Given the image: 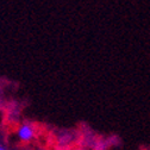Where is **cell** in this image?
I'll list each match as a JSON object with an SVG mask.
<instances>
[{
  "instance_id": "1",
  "label": "cell",
  "mask_w": 150,
  "mask_h": 150,
  "mask_svg": "<svg viewBox=\"0 0 150 150\" xmlns=\"http://www.w3.org/2000/svg\"><path fill=\"white\" fill-rule=\"evenodd\" d=\"M36 136V129L31 123H23L17 130V137L21 142H31Z\"/></svg>"
},
{
  "instance_id": "2",
  "label": "cell",
  "mask_w": 150,
  "mask_h": 150,
  "mask_svg": "<svg viewBox=\"0 0 150 150\" xmlns=\"http://www.w3.org/2000/svg\"><path fill=\"white\" fill-rule=\"evenodd\" d=\"M0 150H7V149H6V148H4L3 145H0Z\"/></svg>"
}]
</instances>
